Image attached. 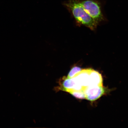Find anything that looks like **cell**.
I'll use <instances>...</instances> for the list:
<instances>
[{
	"instance_id": "cell-7",
	"label": "cell",
	"mask_w": 128,
	"mask_h": 128,
	"mask_svg": "<svg viewBox=\"0 0 128 128\" xmlns=\"http://www.w3.org/2000/svg\"><path fill=\"white\" fill-rule=\"evenodd\" d=\"M82 69L79 67H73L70 70L67 78H71L74 77L77 74L81 71Z\"/></svg>"
},
{
	"instance_id": "cell-2",
	"label": "cell",
	"mask_w": 128,
	"mask_h": 128,
	"mask_svg": "<svg viewBox=\"0 0 128 128\" xmlns=\"http://www.w3.org/2000/svg\"><path fill=\"white\" fill-rule=\"evenodd\" d=\"M86 12L98 24L104 20L100 5L96 0H85L81 1Z\"/></svg>"
},
{
	"instance_id": "cell-5",
	"label": "cell",
	"mask_w": 128,
	"mask_h": 128,
	"mask_svg": "<svg viewBox=\"0 0 128 128\" xmlns=\"http://www.w3.org/2000/svg\"><path fill=\"white\" fill-rule=\"evenodd\" d=\"M62 87L63 90L68 92L74 90H82L83 89L80 85L76 82L74 77L66 78L62 83Z\"/></svg>"
},
{
	"instance_id": "cell-4",
	"label": "cell",
	"mask_w": 128,
	"mask_h": 128,
	"mask_svg": "<svg viewBox=\"0 0 128 128\" xmlns=\"http://www.w3.org/2000/svg\"><path fill=\"white\" fill-rule=\"evenodd\" d=\"M92 70L91 68L82 69L74 77L76 82L82 86L83 89L90 84V74Z\"/></svg>"
},
{
	"instance_id": "cell-6",
	"label": "cell",
	"mask_w": 128,
	"mask_h": 128,
	"mask_svg": "<svg viewBox=\"0 0 128 128\" xmlns=\"http://www.w3.org/2000/svg\"><path fill=\"white\" fill-rule=\"evenodd\" d=\"M103 84L102 75L98 72L92 69L90 74L89 85L103 86Z\"/></svg>"
},
{
	"instance_id": "cell-3",
	"label": "cell",
	"mask_w": 128,
	"mask_h": 128,
	"mask_svg": "<svg viewBox=\"0 0 128 128\" xmlns=\"http://www.w3.org/2000/svg\"><path fill=\"white\" fill-rule=\"evenodd\" d=\"M86 96V99L94 101L100 98L105 92L103 86L89 85L83 90Z\"/></svg>"
},
{
	"instance_id": "cell-1",
	"label": "cell",
	"mask_w": 128,
	"mask_h": 128,
	"mask_svg": "<svg viewBox=\"0 0 128 128\" xmlns=\"http://www.w3.org/2000/svg\"><path fill=\"white\" fill-rule=\"evenodd\" d=\"M65 5L72 14L78 23L92 30H95L98 24L86 12L79 0H68Z\"/></svg>"
},
{
	"instance_id": "cell-8",
	"label": "cell",
	"mask_w": 128,
	"mask_h": 128,
	"mask_svg": "<svg viewBox=\"0 0 128 128\" xmlns=\"http://www.w3.org/2000/svg\"><path fill=\"white\" fill-rule=\"evenodd\" d=\"M69 93L76 98L80 100L86 99V96L83 90H74Z\"/></svg>"
}]
</instances>
